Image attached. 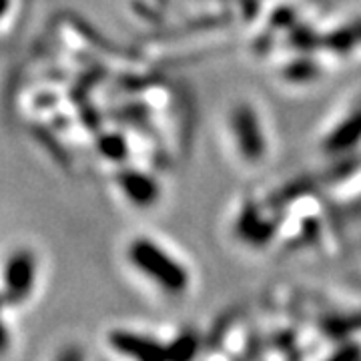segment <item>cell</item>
<instances>
[{
	"mask_svg": "<svg viewBox=\"0 0 361 361\" xmlns=\"http://www.w3.org/2000/svg\"><path fill=\"white\" fill-rule=\"evenodd\" d=\"M130 261L142 275L153 279L167 293H183L189 287V273L177 259L151 239H137L130 245Z\"/></svg>",
	"mask_w": 361,
	"mask_h": 361,
	"instance_id": "6da1fadb",
	"label": "cell"
},
{
	"mask_svg": "<svg viewBox=\"0 0 361 361\" xmlns=\"http://www.w3.org/2000/svg\"><path fill=\"white\" fill-rule=\"evenodd\" d=\"M35 281V259L26 251L16 253L6 267V295L11 301H20L28 295Z\"/></svg>",
	"mask_w": 361,
	"mask_h": 361,
	"instance_id": "7a4b0ae2",
	"label": "cell"
},
{
	"mask_svg": "<svg viewBox=\"0 0 361 361\" xmlns=\"http://www.w3.org/2000/svg\"><path fill=\"white\" fill-rule=\"evenodd\" d=\"M233 125H235V135L239 142L243 145V151L249 157H259L263 153V139H261V130L255 123V116L251 115V111L239 109L233 116Z\"/></svg>",
	"mask_w": 361,
	"mask_h": 361,
	"instance_id": "3957f363",
	"label": "cell"
},
{
	"mask_svg": "<svg viewBox=\"0 0 361 361\" xmlns=\"http://www.w3.org/2000/svg\"><path fill=\"white\" fill-rule=\"evenodd\" d=\"M113 343H115L116 349L125 351V353H130V355H137V357H153L157 355V345L147 341V339H141V337L127 336V334H115L113 336Z\"/></svg>",
	"mask_w": 361,
	"mask_h": 361,
	"instance_id": "277c9868",
	"label": "cell"
},
{
	"mask_svg": "<svg viewBox=\"0 0 361 361\" xmlns=\"http://www.w3.org/2000/svg\"><path fill=\"white\" fill-rule=\"evenodd\" d=\"M6 2H8V0H0V16L6 11Z\"/></svg>",
	"mask_w": 361,
	"mask_h": 361,
	"instance_id": "5b68a950",
	"label": "cell"
},
{
	"mask_svg": "<svg viewBox=\"0 0 361 361\" xmlns=\"http://www.w3.org/2000/svg\"><path fill=\"white\" fill-rule=\"evenodd\" d=\"M4 345V331H2V325H0V348Z\"/></svg>",
	"mask_w": 361,
	"mask_h": 361,
	"instance_id": "8992f818",
	"label": "cell"
}]
</instances>
